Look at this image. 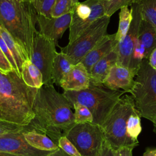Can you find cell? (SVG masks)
Listing matches in <instances>:
<instances>
[{
    "mask_svg": "<svg viewBox=\"0 0 156 156\" xmlns=\"http://www.w3.org/2000/svg\"><path fill=\"white\" fill-rule=\"evenodd\" d=\"M135 110L132 96H122L101 126L105 140L113 150L138 145V141L132 138L127 131L128 119Z\"/></svg>",
    "mask_w": 156,
    "mask_h": 156,
    "instance_id": "5",
    "label": "cell"
},
{
    "mask_svg": "<svg viewBox=\"0 0 156 156\" xmlns=\"http://www.w3.org/2000/svg\"><path fill=\"white\" fill-rule=\"evenodd\" d=\"M71 0H56L51 12V16L57 17L72 11Z\"/></svg>",
    "mask_w": 156,
    "mask_h": 156,
    "instance_id": "29",
    "label": "cell"
},
{
    "mask_svg": "<svg viewBox=\"0 0 156 156\" xmlns=\"http://www.w3.org/2000/svg\"><path fill=\"white\" fill-rule=\"evenodd\" d=\"M48 156H71L68 154H67L66 152H65L63 150H62L60 147L57 149V150L52 152L51 154H49Z\"/></svg>",
    "mask_w": 156,
    "mask_h": 156,
    "instance_id": "37",
    "label": "cell"
},
{
    "mask_svg": "<svg viewBox=\"0 0 156 156\" xmlns=\"http://www.w3.org/2000/svg\"><path fill=\"white\" fill-rule=\"evenodd\" d=\"M90 85L89 73L84 65L79 62L74 65L62 80L60 87L64 91H80Z\"/></svg>",
    "mask_w": 156,
    "mask_h": 156,
    "instance_id": "16",
    "label": "cell"
},
{
    "mask_svg": "<svg viewBox=\"0 0 156 156\" xmlns=\"http://www.w3.org/2000/svg\"><path fill=\"white\" fill-rule=\"evenodd\" d=\"M57 54L56 44L54 41L37 30L34 35L30 60L41 71L44 85H53L51 74L53 62Z\"/></svg>",
    "mask_w": 156,
    "mask_h": 156,
    "instance_id": "10",
    "label": "cell"
},
{
    "mask_svg": "<svg viewBox=\"0 0 156 156\" xmlns=\"http://www.w3.org/2000/svg\"><path fill=\"white\" fill-rule=\"evenodd\" d=\"M72 1V4H73V6L75 4H77L79 2V0H71Z\"/></svg>",
    "mask_w": 156,
    "mask_h": 156,
    "instance_id": "42",
    "label": "cell"
},
{
    "mask_svg": "<svg viewBox=\"0 0 156 156\" xmlns=\"http://www.w3.org/2000/svg\"><path fill=\"white\" fill-rule=\"evenodd\" d=\"M133 146H123L114 150V156H132Z\"/></svg>",
    "mask_w": 156,
    "mask_h": 156,
    "instance_id": "34",
    "label": "cell"
},
{
    "mask_svg": "<svg viewBox=\"0 0 156 156\" xmlns=\"http://www.w3.org/2000/svg\"><path fill=\"white\" fill-rule=\"evenodd\" d=\"M58 146L65 152L71 156H81L80 154L74 144L66 136L60 138L58 141Z\"/></svg>",
    "mask_w": 156,
    "mask_h": 156,
    "instance_id": "30",
    "label": "cell"
},
{
    "mask_svg": "<svg viewBox=\"0 0 156 156\" xmlns=\"http://www.w3.org/2000/svg\"><path fill=\"white\" fill-rule=\"evenodd\" d=\"M72 107L74 109V115L76 124L93 122L92 114L87 107L79 103L73 104Z\"/></svg>",
    "mask_w": 156,
    "mask_h": 156,
    "instance_id": "27",
    "label": "cell"
},
{
    "mask_svg": "<svg viewBox=\"0 0 156 156\" xmlns=\"http://www.w3.org/2000/svg\"><path fill=\"white\" fill-rule=\"evenodd\" d=\"M0 35L4 40L10 51L17 66L19 73L21 77L22 66L24 62L28 60L26 54L20 45L13 39L12 35L4 28L0 26Z\"/></svg>",
    "mask_w": 156,
    "mask_h": 156,
    "instance_id": "22",
    "label": "cell"
},
{
    "mask_svg": "<svg viewBox=\"0 0 156 156\" xmlns=\"http://www.w3.org/2000/svg\"><path fill=\"white\" fill-rule=\"evenodd\" d=\"M18 2H30L32 0H14Z\"/></svg>",
    "mask_w": 156,
    "mask_h": 156,
    "instance_id": "41",
    "label": "cell"
},
{
    "mask_svg": "<svg viewBox=\"0 0 156 156\" xmlns=\"http://www.w3.org/2000/svg\"><path fill=\"white\" fill-rule=\"evenodd\" d=\"M0 48L2 50V52L4 53V54L5 55V57L7 58V59L9 60V62H10L11 65L12 66V67L14 69L15 71L18 74V75L20 77H21L20 74V73H19V71H18V68H17L15 60V59H14V58H13V57L10 51L9 50V48L7 47L6 43H5V41L2 39V38L1 37V35H0Z\"/></svg>",
    "mask_w": 156,
    "mask_h": 156,
    "instance_id": "32",
    "label": "cell"
},
{
    "mask_svg": "<svg viewBox=\"0 0 156 156\" xmlns=\"http://www.w3.org/2000/svg\"><path fill=\"white\" fill-rule=\"evenodd\" d=\"M124 93L123 91L110 90L103 85L90 83L86 89L64 91L63 94L71 106L79 103L87 107L92 114L93 123L101 126Z\"/></svg>",
    "mask_w": 156,
    "mask_h": 156,
    "instance_id": "4",
    "label": "cell"
},
{
    "mask_svg": "<svg viewBox=\"0 0 156 156\" xmlns=\"http://www.w3.org/2000/svg\"><path fill=\"white\" fill-rule=\"evenodd\" d=\"M143 156H156V148H147L143 154Z\"/></svg>",
    "mask_w": 156,
    "mask_h": 156,
    "instance_id": "38",
    "label": "cell"
},
{
    "mask_svg": "<svg viewBox=\"0 0 156 156\" xmlns=\"http://www.w3.org/2000/svg\"><path fill=\"white\" fill-rule=\"evenodd\" d=\"M110 17L104 15L96 20L74 41L60 48L75 65L106 35Z\"/></svg>",
    "mask_w": 156,
    "mask_h": 156,
    "instance_id": "7",
    "label": "cell"
},
{
    "mask_svg": "<svg viewBox=\"0 0 156 156\" xmlns=\"http://www.w3.org/2000/svg\"><path fill=\"white\" fill-rule=\"evenodd\" d=\"M136 73L124 66L114 65L104 80L103 85L110 90L130 93L135 85Z\"/></svg>",
    "mask_w": 156,
    "mask_h": 156,
    "instance_id": "14",
    "label": "cell"
},
{
    "mask_svg": "<svg viewBox=\"0 0 156 156\" xmlns=\"http://www.w3.org/2000/svg\"><path fill=\"white\" fill-rule=\"evenodd\" d=\"M24 131L0 136V151L18 156H48L54 152L38 150L30 146L24 138Z\"/></svg>",
    "mask_w": 156,
    "mask_h": 156,
    "instance_id": "12",
    "label": "cell"
},
{
    "mask_svg": "<svg viewBox=\"0 0 156 156\" xmlns=\"http://www.w3.org/2000/svg\"><path fill=\"white\" fill-rule=\"evenodd\" d=\"M21 78L31 88L38 89L44 85L41 71L30 60H26L23 65Z\"/></svg>",
    "mask_w": 156,
    "mask_h": 156,
    "instance_id": "20",
    "label": "cell"
},
{
    "mask_svg": "<svg viewBox=\"0 0 156 156\" xmlns=\"http://www.w3.org/2000/svg\"><path fill=\"white\" fill-rule=\"evenodd\" d=\"M138 39L144 49V59L147 60L152 51L156 48V30L151 24L143 19Z\"/></svg>",
    "mask_w": 156,
    "mask_h": 156,
    "instance_id": "19",
    "label": "cell"
},
{
    "mask_svg": "<svg viewBox=\"0 0 156 156\" xmlns=\"http://www.w3.org/2000/svg\"><path fill=\"white\" fill-rule=\"evenodd\" d=\"M128 135L133 139L138 140V136L141 132V116L136 109L130 116L127 125Z\"/></svg>",
    "mask_w": 156,
    "mask_h": 156,
    "instance_id": "26",
    "label": "cell"
},
{
    "mask_svg": "<svg viewBox=\"0 0 156 156\" xmlns=\"http://www.w3.org/2000/svg\"><path fill=\"white\" fill-rule=\"evenodd\" d=\"M0 156H18V155H16L10 154V153H8V152L0 151Z\"/></svg>",
    "mask_w": 156,
    "mask_h": 156,
    "instance_id": "39",
    "label": "cell"
},
{
    "mask_svg": "<svg viewBox=\"0 0 156 156\" xmlns=\"http://www.w3.org/2000/svg\"><path fill=\"white\" fill-rule=\"evenodd\" d=\"M24 136L30 146L38 150L54 151L59 148L57 144L44 134L34 130L24 131Z\"/></svg>",
    "mask_w": 156,
    "mask_h": 156,
    "instance_id": "21",
    "label": "cell"
},
{
    "mask_svg": "<svg viewBox=\"0 0 156 156\" xmlns=\"http://www.w3.org/2000/svg\"><path fill=\"white\" fill-rule=\"evenodd\" d=\"M24 127L25 126L0 120V136L10 133L24 130Z\"/></svg>",
    "mask_w": 156,
    "mask_h": 156,
    "instance_id": "31",
    "label": "cell"
},
{
    "mask_svg": "<svg viewBox=\"0 0 156 156\" xmlns=\"http://www.w3.org/2000/svg\"><path fill=\"white\" fill-rule=\"evenodd\" d=\"M130 94L140 116L151 121L156 116V70L147 59H143L140 65Z\"/></svg>",
    "mask_w": 156,
    "mask_h": 156,
    "instance_id": "6",
    "label": "cell"
},
{
    "mask_svg": "<svg viewBox=\"0 0 156 156\" xmlns=\"http://www.w3.org/2000/svg\"><path fill=\"white\" fill-rule=\"evenodd\" d=\"M74 65L69 58L64 53L57 52L52 65V81L53 84L55 83L60 86L63 79L70 71Z\"/></svg>",
    "mask_w": 156,
    "mask_h": 156,
    "instance_id": "18",
    "label": "cell"
},
{
    "mask_svg": "<svg viewBox=\"0 0 156 156\" xmlns=\"http://www.w3.org/2000/svg\"><path fill=\"white\" fill-rule=\"evenodd\" d=\"M37 91L27 86L15 71L7 74L0 72V120L28 126L34 118Z\"/></svg>",
    "mask_w": 156,
    "mask_h": 156,
    "instance_id": "2",
    "label": "cell"
},
{
    "mask_svg": "<svg viewBox=\"0 0 156 156\" xmlns=\"http://www.w3.org/2000/svg\"><path fill=\"white\" fill-rule=\"evenodd\" d=\"M68 100L53 85H43L37 89L34 104V118L24 131L46 135L58 145L60 138L66 135L76 124L74 112Z\"/></svg>",
    "mask_w": 156,
    "mask_h": 156,
    "instance_id": "1",
    "label": "cell"
},
{
    "mask_svg": "<svg viewBox=\"0 0 156 156\" xmlns=\"http://www.w3.org/2000/svg\"><path fill=\"white\" fill-rule=\"evenodd\" d=\"M13 71L14 69L0 48V72L7 74Z\"/></svg>",
    "mask_w": 156,
    "mask_h": 156,
    "instance_id": "33",
    "label": "cell"
},
{
    "mask_svg": "<svg viewBox=\"0 0 156 156\" xmlns=\"http://www.w3.org/2000/svg\"><path fill=\"white\" fill-rule=\"evenodd\" d=\"M66 136L81 156H98L105 140L101 126L93 122L76 124Z\"/></svg>",
    "mask_w": 156,
    "mask_h": 156,
    "instance_id": "8",
    "label": "cell"
},
{
    "mask_svg": "<svg viewBox=\"0 0 156 156\" xmlns=\"http://www.w3.org/2000/svg\"><path fill=\"white\" fill-rule=\"evenodd\" d=\"M150 66L156 70V48L154 49L147 58Z\"/></svg>",
    "mask_w": 156,
    "mask_h": 156,
    "instance_id": "36",
    "label": "cell"
},
{
    "mask_svg": "<svg viewBox=\"0 0 156 156\" xmlns=\"http://www.w3.org/2000/svg\"><path fill=\"white\" fill-rule=\"evenodd\" d=\"M137 0H101L105 15L111 17L118 10L125 6H131Z\"/></svg>",
    "mask_w": 156,
    "mask_h": 156,
    "instance_id": "25",
    "label": "cell"
},
{
    "mask_svg": "<svg viewBox=\"0 0 156 156\" xmlns=\"http://www.w3.org/2000/svg\"><path fill=\"white\" fill-rule=\"evenodd\" d=\"M37 13L30 2L0 0V26L20 45L30 60L37 23Z\"/></svg>",
    "mask_w": 156,
    "mask_h": 156,
    "instance_id": "3",
    "label": "cell"
},
{
    "mask_svg": "<svg viewBox=\"0 0 156 156\" xmlns=\"http://www.w3.org/2000/svg\"><path fill=\"white\" fill-rule=\"evenodd\" d=\"M69 43L74 41L98 18L105 15L101 0H86L73 6Z\"/></svg>",
    "mask_w": 156,
    "mask_h": 156,
    "instance_id": "9",
    "label": "cell"
},
{
    "mask_svg": "<svg viewBox=\"0 0 156 156\" xmlns=\"http://www.w3.org/2000/svg\"><path fill=\"white\" fill-rule=\"evenodd\" d=\"M151 122H152L154 126V132L156 133V116L152 119Z\"/></svg>",
    "mask_w": 156,
    "mask_h": 156,
    "instance_id": "40",
    "label": "cell"
},
{
    "mask_svg": "<svg viewBox=\"0 0 156 156\" xmlns=\"http://www.w3.org/2000/svg\"><path fill=\"white\" fill-rule=\"evenodd\" d=\"M117 60L118 55L115 48L109 54L95 63L89 71L90 83L97 85H102L111 68L116 64Z\"/></svg>",
    "mask_w": 156,
    "mask_h": 156,
    "instance_id": "17",
    "label": "cell"
},
{
    "mask_svg": "<svg viewBox=\"0 0 156 156\" xmlns=\"http://www.w3.org/2000/svg\"><path fill=\"white\" fill-rule=\"evenodd\" d=\"M98 156H114V150L105 140Z\"/></svg>",
    "mask_w": 156,
    "mask_h": 156,
    "instance_id": "35",
    "label": "cell"
},
{
    "mask_svg": "<svg viewBox=\"0 0 156 156\" xmlns=\"http://www.w3.org/2000/svg\"><path fill=\"white\" fill-rule=\"evenodd\" d=\"M56 0H32L33 5L38 15L46 17H51V12Z\"/></svg>",
    "mask_w": 156,
    "mask_h": 156,
    "instance_id": "28",
    "label": "cell"
},
{
    "mask_svg": "<svg viewBox=\"0 0 156 156\" xmlns=\"http://www.w3.org/2000/svg\"><path fill=\"white\" fill-rule=\"evenodd\" d=\"M132 20L129 29L116 48L118 55L116 65L130 69L133 50L138 43V35L142 17L138 4L136 2L131 5Z\"/></svg>",
    "mask_w": 156,
    "mask_h": 156,
    "instance_id": "11",
    "label": "cell"
},
{
    "mask_svg": "<svg viewBox=\"0 0 156 156\" xmlns=\"http://www.w3.org/2000/svg\"><path fill=\"white\" fill-rule=\"evenodd\" d=\"M72 18V12L57 17H46L37 14V24L40 32L46 38L52 40L58 46L65 30L69 28Z\"/></svg>",
    "mask_w": 156,
    "mask_h": 156,
    "instance_id": "13",
    "label": "cell"
},
{
    "mask_svg": "<svg viewBox=\"0 0 156 156\" xmlns=\"http://www.w3.org/2000/svg\"><path fill=\"white\" fill-rule=\"evenodd\" d=\"M116 34L106 35L81 60L87 71H89L101 59L109 54L117 46Z\"/></svg>",
    "mask_w": 156,
    "mask_h": 156,
    "instance_id": "15",
    "label": "cell"
},
{
    "mask_svg": "<svg viewBox=\"0 0 156 156\" xmlns=\"http://www.w3.org/2000/svg\"><path fill=\"white\" fill-rule=\"evenodd\" d=\"M142 19L156 30V0H137Z\"/></svg>",
    "mask_w": 156,
    "mask_h": 156,
    "instance_id": "24",
    "label": "cell"
},
{
    "mask_svg": "<svg viewBox=\"0 0 156 156\" xmlns=\"http://www.w3.org/2000/svg\"><path fill=\"white\" fill-rule=\"evenodd\" d=\"M119 18L118 29L115 33L116 40L118 43L124 38L129 29L133 18L132 9L130 10L127 6L121 8L119 13Z\"/></svg>",
    "mask_w": 156,
    "mask_h": 156,
    "instance_id": "23",
    "label": "cell"
}]
</instances>
